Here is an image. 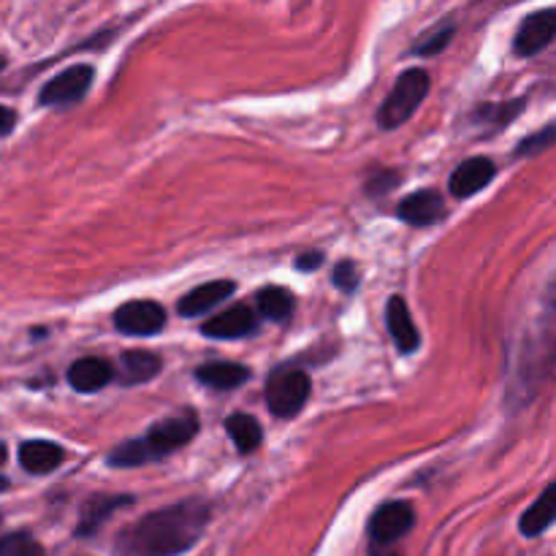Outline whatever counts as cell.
<instances>
[{"instance_id": "obj_1", "label": "cell", "mask_w": 556, "mask_h": 556, "mask_svg": "<svg viewBox=\"0 0 556 556\" xmlns=\"http://www.w3.org/2000/svg\"><path fill=\"white\" fill-rule=\"evenodd\" d=\"M210 525L204 500H185L136 521L119 532L117 556H177L193 548Z\"/></svg>"}, {"instance_id": "obj_2", "label": "cell", "mask_w": 556, "mask_h": 556, "mask_svg": "<svg viewBox=\"0 0 556 556\" xmlns=\"http://www.w3.org/2000/svg\"><path fill=\"white\" fill-rule=\"evenodd\" d=\"M199 432V416L190 410H182L179 416H168L157 421L144 438L128 440V443L117 445L109 454V465L112 467H139L147 462L163 459L172 451L182 448L185 443L195 438Z\"/></svg>"}, {"instance_id": "obj_3", "label": "cell", "mask_w": 556, "mask_h": 556, "mask_svg": "<svg viewBox=\"0 0 556 556\" xmlns=\"http://www.w3.org/2000/svg\"><path fill=\"white\" fill-rule=\"evenodd\" d=\"M429 92V74L424 68H410L396 79L394 90L383 101L378 112V125L386 130H394L405 125L418 112L421 101Z\"/></svg>"}, {"instance_id": "obj_4", "label": "cell", "mask_w": 556, "mask_h": 556, "mask_svg": "<svg viewBox=\"0 0 556 556\" xmlns=\"http://www.w3.org/2000/svg\"><path fill=\"white\" fill-rule=\"evenodd\" d=\"M309 391H313V383L307 372L293 367L277 369L266 380V405L277 418H293L307 405Z\"/></svg>"}, {"instance_id": "obj_5", "label": "cell", "mask_w": 556, "mask_h": 556, "mask_svg": "<svg viewBox=\"0 0 556 556\" xmlns=\"http://www.w3.org/2000/svg\"><path fill=\"white\" fill-rule=\"evenodd\" d=\"M92 79H96L92 65H71V68L60 71L58 76H52V79L43 85V90L38 92V103H41V106H71V103L81 101V98L90 92Z\"/></svg>"}, {"instance_id": "obj_6", "label": "cell", "mask_w": 556, "mask_h": 556, "mask_svg": "<svg viewBox=\"0 0 556 556\" xmlns=\"http://www.w3.org/2000/svg\"><path fill=\"white\" fill-rule=\"evenodd\" d=\"M416 525V514L407 503H386L375 510L372 521H369V541L375 548L391 546L400 538H405L407 532Z\"/></svg>"}, {"instance_id": "obj_7", "label": "cell", "mask_w": 556, "mask_h": 556, "mask_svg": "<svg viewBox=\"0 0 556 556\" xmlns=\"http://www.w3.org/2000/svg\"><path fill=\"white\" fill-rule=\"evenodd\" d=\"M114 326H117L123 334L134 337H150L166 326V309L157 302L150 299H139V302H128L123 307H117L114 313Z\"/></svg>"}, {"instance_id": "obj_8", "label": "cell", "mask_w": 556, "mask_h": 556, "mask_svg": "<svg viewBox=\"0 0 556 556\" xmlns=\"http://www.w3.org/2000/svg\"><path fill=\"white\" fill-rule=\"evenodd\" d=\"M556 38V9H541L525 16L514 38V49L521 58H532V54L543 52Z\"/></svg>"}, {"instance_id": "obj_9", "label": "cell", "mask_w": 556, "mask_h": 556, "mask_svg": "<svg viewBox=\"0 0 556 556\" xmlns=\"http://www.w3.org/2000/svg\"><path fill=\"white\" fill-rule=\"evenodd\" d=\"M494 177H497V168L489 157H470L451 174L448 188L456 199H470V195L481 193Z\"/></svg>"}, {"instance_id": "obj_10", "label": "cell", "mask_w": 556, "mask_h": 556, "mask_svg": "<svg viewBox=\"0 0 556 556\" xmlns=\"http://www.w3.org/2000/svg\"><path fill=\"white\" fill-rule=\"evenodd\" d=\"M396 215L410 226H432L445 217V199L438 190H418L396 206Z\"/></svg>"}, {"instance_id": "obj_11", "label": "cell", "mask_w": 556, "mask_h": 556, "mask_svg": "<svg viewBox=\"0 0 556 556\" xmlns=\"http://www.w3.org/2000/svg\"><path fill=\"white\" fill-rule=\"evenodd\" d=\"M255 329V313L248 304H237V307L226 309V313H217L215 318L206 320L201 326L206 337H215V340H239V337L253 334Z\"/></svg>"}, {"instance_id": "obj_12", "label": "cell", "mask_w": 556, "mask_h": 556, "mask_svg": "<svg viewBox=\"0 0 556 556\" xmlns=\"http://www.w3.org/2000/svg\"><path fill=\"white\" fill-rule=\"evenodd\" d=\"M233 282L231 280H212V282H204V286L193 288L190 293H185L182 299H179V315H185V318H199V315L210 313L212 307H217V304L223 302V299H228L233 293Z\"/></svg>"}, {"instance_id": "obj_13", "label": "cell", "mask_w": 556, "mask_h": 556, "mask_svg": "<svg viewBox=\"0 0 556 556\" xmlns=\"http://www.w3.org/2000/svg\"><path fill=\"white\" fill-rule=\"evenodd\" d=\"M65 459V451L49 440H27L20 445V465L33 476H47L58 470Z\"/></svg>"}, {"instance_id": "obj_14", "label": "cell", "mask_w": 556, "mask_h": 556, "mask_svg": "<svg viewBox=\"0 0 556 556\" xmlns=\"http://www.w3.org/2000/svg\"><path fill=\"white\" fill-rule=\"evenodd\" d=\"M114 378V367L103 358H79V362L71 364L68 369V383L74 386L81 394H92V391H101L109 380Z\"/></svg>"}, {"instance_id": "obj_15", "label": "cell", "mask_w": 556, "mask_h": 556, "mask_svg": "<svg viewBox=\"0 0 556 556\" xmlns=\"http://www.w3.org/2000/svg\"><path fill=\"white\" fill-rule=\"evenodd\" d=\"M386 320H389V331L402 353L418 351V342H421V337H418V329H416V324H413V315H410V309H407L405 299L402 296L391 299L389 309H386Z\"/></svg>"}, {"instance_id": "obj_16", "label": "cell", "mask_w": 556, "mask_h": 556, "mask_svg": "<svg viewBox=\"0 0 556 556\" xmlns=\"http://www.w3.org/2000/svg\"><path fill=\"white\" fill-rule=\"evenodd\" d=\"M556 521V483L546 489L535 503L527 508V514L521 516L519 530L525 538H538L548 530Z\"/></svg>"}, {"instance_id": "obj_17", "label": "cell", "mask_w": 556, "mask_h": 556, "mask_svg": "<svg viewBox=\"0 0 556 556\" xmlns=\"http://www.w3.org/2000/svg\"><path fill=\"white\" fill-rule=\"evenodd\" d=\"M195 378H199V383L210 386V389L231 391V389H239V386L250 378V369L244 367V364L210 362L204 364V367L195 369Z\"/></svg>"}, {"instance_id": "obj_18", "label": "cell", "mask_w": 556, "mask_h": 556, "mask_svg": "<svg viewBox=\"0 0 556 556\" xmlns=\"http://www.w3.org/2000/svg\"><path fill=\"white\" fill-rule=\"evenodd\" d=\"M157 372H161V358H157L155 353L128 351L123 353V358H119L117 380L123 386H139L155 378Z\"/></svg>"}, {"instance_id": "obj_19", "label": "cell", "mask_w": 556, "mask_h": 556, "mask_svg": "<svg viewBox=\"0 0 556 556\" xmlns=\"http://www.w3.org/2000/svg\"><path fill=\"white\" fill-rule=\"evenodd\" d=\"M125 505H130V497H92L90 503L81 508V521L79 527H76V535H92L114 510L125 508Z\"/></svg>"}, {"instance_id": "obj_20", "label": "cell", "mask_w": 556, "mask_h": 556, "mask_svg": "<svg viewBox=\"0 0 556 556\" xmlns=\"http://www.w3.org/2000/svg\"><path fill=\"white\" fill-rule=\"evenodd\" d=\"M226 432H228V438L233 440V445L242 451V454H250V451H255L261 445V440H264L261 424L255 421L253 416H248V413H237V416L228 418Z\"/></svg>"}, {"instance_id": "obj_21", "label": "cell", "mask_w": 556, "mask_h": 556, "mask_svg": "<svg viewBox=\"0 0 556 556\" xmlns=\"http://www.w3.org/2000/svg\"><path fill=\"white\" fill-rule=\"evenodd\" d=\"M255 304H258V313L269 320H288L293 315V307H296L293 293L288 291V288H277V286H269L264 288V291H258Z\"/></svg>"}, {"instance_id": "obj_22", "label": "cell", "mask_w": 556, "mask_h": 556, "mask_svg": "<svg viewBox=\"0 0 556 556\" xmlns=\"http://www.w3.org/2000/svg\"><path fill=\"white\" fill-rule=\"evenodd\" d=\"M38 552H43V548L25 532L0 538V556H36Z\"/></svg>"}, {"instance_id": "obj_23", "label": "cell", "mask_w": 556, "mask_h": 556, "mask_svg": "<svg viewBox=\"0 0 556 556\" xmlns=\"http://www.w3.org/2000/svg\"><path fill=\"white\" fill-rule=\"evenodd\" d=\"M454 30L456 27L451 25V22H445V25H440L438 30H432L429 36H424L421 43H416V49L413 52L416 54H438L443 52L445 47H448V41L454 38Z\"/></svg>"}, {"instance_id": "obj_24", "label": "cell", "mask_w": 556, "mask_h": 556, "mask_svg": "<svg viewBox=\"0 0 556 556\" xmlns=\"http://www.w3.org/2000/svg\"><path fill=\"white\" fill-rule=\"evenodd\" d=\"M554 141H556V125H548V128H543V130H538V134L527 136V139L521 141L519 147H516V155H521V157L538 155V152L548 150Z\"/></svg>"}, {"instance_id": "obj_25", "label": "cell", "mask_w": 556, "mask_h": 556, "mask_svg": "<svg viewBox=\"0 0 556 556\" xmlns=\"http://www.w3.org/2000/svg\"><path fill=\"white\" fill-rule=\"evenodd\" d=\"M334 286L342 288V291H356L358 286V269L353 261H342L334 269Z\"/></svg>"}, {"instance_id": "obj_26", "label": "cell", "mask_w": 556, "mask_h": 556, "mask_svg": "<svg viewBox=\"0 0 556 556\" xmlns=\"http://www.w3.org/2000/svg\"><path fill=\"white\" fill-rule=\"evenodd\" d=\"M394 185H400V174L380 172V174H375V177L367 182V193L380 195V193H386V190L394 188Z\"/></svg>"}, {"instance_id": "obj_27", "label": "cell", "mask_w": 556, "mask_h": 556, "mask_svg": "<svg viewBox=\"0 0 556 556\" xmlns=\"http://www.w3.org/2000/svg\"><path fill=\"white\" fill-rule=\"evenodd\" d=\"M14 125H16V112H14V109L0 106V139L11 134V130H14Z\"/></svg>"}, {"instance_id": "obj_28", "label": "cell", "mask_w": 556, "mask_h": 556, "mask_svg": "<svg viewBox=\"0 0 556 556\" xmlns=\"http://www.w3.org/2000/svg\"><path fill=\"white\" fill-rule=\"evenodd\" d=\"M320 264H324V253H307V255H302V258L296 261V266H299V269H304V271H313V269H318Z\"/></svg>"}, {"instance_id": "obj_29", "label": "cell", "mask_w": 556, "mask_h": 556, "mask_svg": "<svg viewBox=\"0 0 556 556\" xmlns=\"http://www.w3.org/2000/svg\"><path fill=\"white\" fill-rule=\"evenodd\" d=\"M548 302H552V307L556 309V280H554V286H552V291H548Z\"/></svg>"}, {"instance_id": "obj_30", "label": "cell", "mask_w": 556, "mask_h": 556, "mask_svg": "<svg viewBox=\"0 0 556 556\" xmlns=\"http://www.w3.org/2000/svg\"><path fill=\"white\" fill-rule=\"evenodd\" d=\"M5 456H9V451H5V445H3V443H0V467H3V465H5Z\"/></svg>"}, {"instance_id": "obj_31", "label": "cell", "mask_w": 556, "mask_h": 556, "mask_svg": "<svg viewBox=\"0 0 556 556\" xmlns=\"http://www.w3.org/2000/svg\"><path fill=\"white\" fill-rule=\"evenodd\" d=\"M5 489H9V481H5V478L0 476V492H5Z\"/></svg>"}, {"instance_id": "obj_32", "label": "cell", "mask_w": 556, "mask_h": 556, "mask_svg": "<svg viewBox=\"0 0 556 556\" xmlns=\"http://www.w3.org/2000/svg\"><path fill=\"white\" fill-rule=\"evenodd\" d=\"M5 68V58H3V54H0V71H3Z\"/></svg>"}, {"instance_id": "obj_33", "label": "cell", "mask_w": 556, "mask_h": 556, "mask_svg": "<svg viewBox=\"0 0 556 556\" xmlns=\"http://www.w3.org/2000/svg\"><path fill=\"white\" fill-rule=\"evenodd\" d=\"M36 556H43V552H38V554H36Z\"/></svg>"}]
</instances>
